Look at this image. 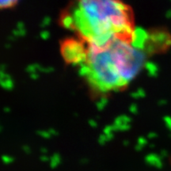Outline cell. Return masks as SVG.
I'll list each match as a JSON object with an SVG mask.
<instances>
[{"mask_svg":"<svg viewBox=\"0 0 171 171\" xmlns=\"http://www.w3.org/2000/svg\"><path fill=\"white\" fill-rule=\"evenodd\" d=\"M108 98L106 97H102L100 98L97 102H96V107H97V109L98 111H102L105 109V107L106 106L107 104H108Z\"/></svg>","mask_w":171,"mask_h":171,"instance_id":"obj_11","label":"cell"},{"mask_svg":"<svg viewBox=\"0 0 171 171\" xmlns=\"http://www.w3.org/2000/svg\"><path fill=\"white\" fill-rule=\"evenodd\" d=\"M30 77L32 79H38V74H35V73H32V74H30Z\"/></svg>","mask_w":171,"mask_h":171,"instance_id":"obj_23","label":"cell"},{"mask_svg":"<svg viewBox=\"0 0 171 171\" xmlns=\"http://www.w3.org/2000/svg\"><path fill=\"white\" fill-rule=\"evenodd\" d=\"M88 123H89V124L90 125V127H92V128H97V122H96V120H89Z\"/></svg>","mask_w":171,"mask_h":171,"instance_id":"obj_20","label":"cell"},{"mask_svg":"<svg viewBox=\"0 0 171 171\" xmlns=\"http://www.w3.org/2000/svg\"><path fill=\"white\" fill-rule=\"evenodd\" d=\"M108 46L121 77L128 82L145 67L146 54L142 49L135 47L131 42L115 39L109 42Z\"/></svg>","mask_w":171,"mask_h":171,"instance_id":"obj_3","label":"cell"},{"mask_svg":"<svg viewBox=\"0 0 171 171\" xmlns=\"http://www.w3.org/2000/svg\"><path fill=\"white\" fill-rule=\"evenodd\" d=\"M155 136H156V135L154 134V133H153V132H151V133H149L148 134V138H150V139H151V138H153V137Z\"/></svg>","mask_w":171,"mask_h":171,"instance_id":"obj_25","label":"cell"},{"mask_svg":"<svg viewBox=\"0 0 171 171\" xmlns=\"http://www.w3.org/2000/svg\"><path fill=\"white\" fill-rule=\"evenodd\" d=\"M40 152L42 153V154H46L48 153V150L45 147H41L40 148Z\"/></svg>","mask_w":171,"mask_h":171,"instance_id":"obj_24","label":"cell"},{"mask_svg":"<svg viewBox=\"0 0 171 171\" xmlns=\"http://www.w3.org/2000/svg\"><path fill=\"white\" fill-rule=\"evenodd\" d=\"M87 162H88V160L87 159H82L81 160V163H87Z\"/></svg>","mask_w":171,"mask_h":171,"instance_id":"obj_26","label":"cell"},{"mask_svg":"<svg viewBox=\"0 0 171 171\" xmlns=\"http://www.w3.org/2000/svg\"><path fill=\"white\" fill-rule=\"evenodd\" d=\"M19 0H0V7L3 10H8L14 7Z\"/></svg>","mask_w":171,"mask_h":171,"instance_id":"obj_9","label":"cell"},{"mask_svg":"<svg viewBox=\"0 0 171 171\" xmlns=\"http://www.w3.org/2000/svg\"><path fill=\"white\" fill-rule=\"evenodd\" d=\"M108 45L103 48L88 45L86 63L89 66L91 71L86 79L99 81L109 90H120L129 82L121 77Z\"/></svg>","mask_w":171,"mask_h":171,"instance_id":"obj_2","label":"cell"},{"mask_svg":"<svg viewBox=\"0 0 171 171\" xmlns=\"http://www.w3.org/2000/svg\"><path fill=\"white\" fill-rule=\"evenodd\" d=\"M131 97L135 98V99L142 98V97H146V92L144 91V89H142V88H138L136 91L131 93Z\"/></svg>","mask_w":171,"mask_h":171,"instance_id":"obj_12","label":"cell"},{"mask_svg":"<svg viewBox=\"0 0 171 171\" xmlns=\"http://www.w3.org/2000/svg\"><path fill=\"white\" fill-rule=\"evenodd\" d=\"M106 142H108V139H107V138H106V136H105V134L100 135V136L98 137V143H99L100 145L103 146V145L105 144Z\"/></svg>","mask_w":171,"mask_h":171,"instance_id":"obj_16","label":"cell"},{"mask_svg":"<svg viewBox=\"0 0 171 171\" xmlns=\"http://www.w3.org/2000/svg\"><path fill=\"white\" fill-rule=\"evenodd\" d=\"M145 162L149 166L160 168L162 166V162L159 156L155 154H149L145 157Z\"/></svg>","mask_w":171,"mask_h":171,"instance_id":"obj_8","label":"cell"},{"mask_svg":"<svg viewBox=\"0 0 171 171\" xmlns=\"http://www.w3.org/2000/svg\"><path fill=\"white\" fill-rule=\"evenodd\" d=\"M131 121V117L127 115H120L114 120L113 124H112L114 131H124L130 128V123Z\"/></svg>","mask_w":171,"mask_h":171,"instance_id":"obj_6","label":"cell"},{"mask_svg":"<svg viewBox=\"0 0 171 171\" xmlns=\"http://www.w3.org/2000/svg\"><path fill=\"white\" fill-rule=\"evenodd\" d=\"M59 23L97 48L115 39L132 43L136 34L133 10L123 0H71Z\"/></svg>","mask_w":171,"mask_h":171,"instance_id":"obj_1","label":"cell"},{"mask_svg":"<svg viewBox=\"0 0 171 171\" xmlns=\"http://www.w3.org/2000/svg\"><path fill=\"white\" fill-rule=\"evenodd\" d=\"M128 144H129V142L128 141H126V140H125V141H124V146H128Z\"/></svg>","mask_w":171,"mask_h":171,"instance_id":"obj_27","label":"cell"},{"mask_svg":"<svg viewBox=\"0 0 171 171\" xmlns=\"http://www.w3.org/2000/svg\"><path fill=\"white\" fill-rule=\"evenodd\" d=\"M61 162V157L59 153H54L50 159V167L52 169L56 168Z\"/></svg>","mask_w":171,"mask_h":171,"instance_id":"obj_10","label":"cell"},{"mask_svg":"<svg viewBox=\"0 0 171 171\" xmlns=\"http://www.w3.org/2000/svg\"><path fill=\"white\" fill-rule=\"evenodd\" d=\"M1 87L6 90H12L14 88V82L10 75L3 71L1 72V79H0Z\"/></svg>","mask_w":171,"mask_h":171,"instance_id":"obj_7","label":"cell"},{"mask_svg":"<svg viewBox=\"0 0 171 171\" xmlns=\"http://www.w3.org/2000/svg\"><path fill=\"white\" fill-rule=\"evenodd\" d=\"M129 111L131 112L132 114H137L138 113V107H137L136 104H131L129 107Z\"/></svg>","mask_w":171,"mask_h":171,"instance_id":"obj_17","label":"cell"},{"mask_svg":"<svg viewBox=\"0 0 171 171\" xmlns=\"http://www.w3.org/2000/svg\"><path fill=\"white\" fill-rule=\"evenodd\" d=\"M145 67H146L147 71H148V74L151 77H154L156 75V67H154V64H151V63L146 62L145 64Z\"/></svg>","mask_w":171,"mask_h":171,"instance_id":"obj_13","label":"cell"},{"mask_svg":"<svg viewBox=\"0 0 171 171\" xmlns=\"http://www.w3.org/2000/svg\"><path fill=\"white\" fill-rule=\"evenodd\" d=\"M48 131H49V133L52 135V136H57V135H58V131H57L56 130H55L54 128H52L48 129Z\"/></svg>","mask_w":171,"mask_h":171,"instance_id":"obj_21","label":"cell"},{"mask_svg":"<svg viewBox=\"0 0 171 171\" xmlns=\"http://www.w3.org/2000/svg\"><path fill=\"white\" fill-rule=\"evenodd\" d=\"M40 161H42V162L50 161V159L47 156V155H46V154H42V155L40 157Z\"/></svg>","mask_w":171,"mask_h":171,"instance_id":"obj_22","label":"cell"},{"mask_svg":"<svg viewBox=\"0 0 171 171\" xmlns=\"http://www.w3.org/2000/svg\"><path fill=\"white\" fill-rule=\"evenodd\" d=\"M2 160H3V162L5 165H9V164H11L14 162V158L10 155H7V154H4L2 156Z\"/></svg>","mask_w":171,"mask_h":171,"instance_id":"obj_15","label":"cell"},{"mask_svg":"<svg viewBox=\"0 0 171 171\" xmlns=\"http://www.w3.org/2000/svg\"><path fill=\"white\" fill-rule=\"evenodd\" d=\"M137 144H139V145H141L144 147V146H146V144H147V141H146V138H144L143 136H140L138 138V140H137Z\"/></svg>","mask_w":171,"mask_h":171,"instance_id":"obj_18","label":"cell"},{"mask_svg":"<svg viewBox=\"0 0 171 171\" xmlns=\"http://www.w3.org/2000/svg\"><path fill=\"white\" fill-rule=\"evenodd\" d=\"M171 47V34L164 29H153L145 32L143 50L146 55L166 52Z\"/></svg>","mask_w":171,"mask_h":171,"instance_id":"obj_5","label":"cell"},{"mask_svg":"<svg viewBox=\"0 0 171 171\" xmlns=\"http://www.w3.org/2000/svg\"><path fill=\"white\" fill-rule=\"evenodd\" d=\"M4 111H5V112H10V109H9L8 107H5V108H4Z\"/></svg>","mask_w":171,"mask_h":171,"instance_id":"obj_28","label":"cell"},{"mask_svg":"<svg viewBox=\"0 0 171 171\" xmlns=\"http://www.w3.org/2000/svg\"><path fill=\"white\" fill-rule=\"evenodd\" d=\"M88 44L77 36L60 41V53L67 64L80 66L87 62Z\"/></svg>","mask_w":171,"mask_h":171,"instance_id":"obj_4","label":"cell"},{"mask_svg":"<svg viewBox=\"0 0 171 171\" xmlns=\"http://www.w3.org/2000/svg\"><path fill=\"white\" fill-rule=\"evenodd\" d=\"M22 150L26 154H31V149H30V147L28 146V145H24V146H22Z\"/></svg>","mask_w":171,"mask_h":171,"instance_id":"obj_19","label":"cell"},{"mask_svg":"<svg viewBox=\"0 0 171 171\" xmlns=\"http://www.w3.org/2000/svg\"><path fill=\"white\" fill-rule=\"evenodd\" d=\"M37 134L38 136H40V137H42L44 139H50L52 137V135L50 134L48 131H43V130H40V131H37Z\"/></svg>","mask_w":171,"mask_h":171,"instance_id":"obj_14","label":"cell"}]
</instances>
